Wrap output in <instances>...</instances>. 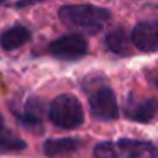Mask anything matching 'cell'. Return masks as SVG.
Instances as JSON below:
<instances>
[{"instance_id": "11", "label": "cell", "mask_w": 158, "mask_h": 158, "mask_svg": "<svg viewBox=\"0 0 158 158\" xmlns=\"http://www.w3.org/2000/svg\"><path fill=\"white\" fill-rule=\"evenodd\" d=\"M106 46L109 51L116 53L119 56H129L131 49H133V41H131V36L126 32V29L117 27L114 31H110L106 36Z\"/></svg>"}, {"instance_id": "8", "label": "cell", "mask_w": 158, "mask_h": 158, "mask_svg": "<svg viewBox=\"0 0 158 158\" xmlns=\"http://www.w3.org/2000/svg\"><path fill=\"white\" fill-rule=\"evenodd\" d=\"M126 117L136 123H148L151 121L158 112V102L155 99H146V97H136L129 95L126 99V107H124Z\"/></svg>"}, {"instance_id": "7", "label": "cell", "mask_w": 158, "mask_h": 158, "mask_svg": "<svg viewBox=\"0 0 158 158\" xmlns=\"http://www.w3.org/2000/svg\"><path fill=\"white\" fill-rule=\"evenodd\" d=\"M131 41L139 51L156 53L158 51V22L156 21L138 22L133 27V32H131Z\"/></svg>"}, {"instance_id": "5", "label": "cell", "mask_w": 158, "mask_h": 158, "mask_svg": "<svg viewBox=\"0 0 158 158\" xmlns=\"http://www.w3.org/2000/svg\"><path fill=\"white\" fill-rule=\"evenodd\" d=\"M49 53L58 60H66V61H75L87 55L89 44L82 34H66L61 38L55 39L49 44Z\"/></svg>"}, {"instance_id": "9", "label": "cell", "mask_w": 158, "mask_h": 158, "mask_svg": "<svg viewBox=\"0 0 158 158\" xmlns=\"http://www.w3.org/2000/svg\"><path fill=\"white\" fill-rule=\"evenodd\" d=\"M29 39H31V31L22 24H14L0 34V46L5 51H12L24 46Z\"/></svg>"}, {"instance_id": "4", "label": "cell", "mask_w": 158, "mask_h": 158, "mask_svg": "<svg viewBox=\"0 0 158 158\" xmlns=\"http://www.w3.org/2000/svg\"><path fill=\"white\" fill-rule=\"evenodd\" d=\"M89 104L92 116L100 121H114L119 116L116 94L109 85L100 83L99 87H95L89 95Z\"/></svg>"}, {"instance_id": "6", "label": "cell", "mask_w": 158, "mask_h": 158, "mask_svg": "<svg viewBox=\"0 0 158 158\" xmlns=\"http://www.w3.org/2000/svg\"><path fill=\"white\" fill-rule=\"evenodd\" d=\"M12 114L19 119V123L24 127L36 133H41L43 127V119H44V104L38 97H29L24 102L21 109H12Z\"/></svg>"}, {"instance_id": "12", "label": "cell", "mask_w": 158, "mask_h": 158, "mask_svg": "<svg viewBox=\"0 0 158 158\" xmlns=\"http://www.w3.org/2000/svg\"><path fill=\"white\" fill-rule=\"evenodd\" d=\"M26 141L21 139L14 131H10L0 116V153H19L26 150Z\"/></svg>"}, {"instance_id": "3", "label": "cell", "mask_w": 158, "mask_h": 158, "mask_svg": "<svg viewBox=\"0 0 158 158\" xmlns=\"http://www.w3.org/2000/svg\"><path fill=\"white\" fill-rule=\"evenodd\" d=\"M49 119L61 129H75L83 124V107L75 95L63 94L58 95L48 107Z\"/></svg>"}, {"instance_id": "1", "label": "cell", "mask_w": 158, "mask_h": 158, "mask_svg": "<svg viewBox=\"0 0 158 158\" xmlns=\"http://www.w3.org/2000/svg\"><path fill=\"white\" fill-rule=\"evenodd\" d=\"M58 14L61 22H65L70 27L87 32V34H97L110 21V10L89 4L63 5L58 10Z\"/></svg>"}, {"instance_id": "10", "label": "cell", "mask_w": 158, "mask_h": 158, "mask_svg": "<svg viewBox=\"0 0 158 158\" xmlns=\"http://www.w3.org/2000/svg\"><path fill=\"white\" fill-rule=\"evenodd\" d=\"M78 148L80 141L75 138H60V139H48L43 146V151L49 158H60L73 155Z\"/></svg>"}, {"instance_id": "2", "label": "cell", "mask_w": 158, "mask_h": 158, "mask_svg": "<svg viewBox=\"0 0 158 158\" xmlns=\"http://www.w3.org/2000/svg\"><path fill=\"white\" fill-rule=\"evenodd\" d=\"M94 158H158V146L150 141L129 138L102 141L94 148Z\"/></svg>"}]
</instances>
